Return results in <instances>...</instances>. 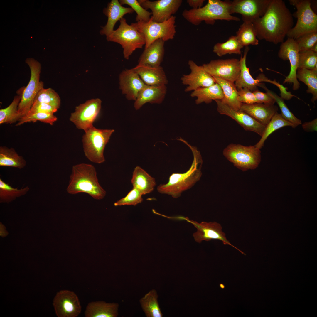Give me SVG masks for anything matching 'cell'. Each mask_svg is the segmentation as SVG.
<instances>
[{"mask_svg": "<svg viewBox=\"0 0 317 317\" xmlns=\"http://www.w3.org/2000/svg\"><path fill=\"white\" fill-rule=\"evenodd\" d=\"M257 38L275 44L282 43L293 27L292 14L282 0H271L262 17L252 23Z\"/></svg>", "mask_w": 317, "mask_h": 317, "instance_id": "1", "label": "cell"}, {"mask_svg": "<svg viewBox=\"0 0 317 317\" xmlns=\"http://www.w3.org/2000/svg\"><path fill=\"white\" fill-rule=\"evenodd\" d=\"M66 190L72 195L85 193L98 200L103 199L106 193L99 182L95 167L85 163L72 166Z\"/></svg>", "mask_w": 317, "mask_h": 317, "instance_id": "2", "label": "cell"}, {"mask_svg": "<svg viewBox=\"0 0 317 317\" xmlns=\"http://www.w3.org/2000/svg\"><path fill=\"white\" fill-rule=\"evenodd\" d=\"M189 146L194 157L190 167L183 173H172L167 183L160 184L157 187V189L159 193L177 198L181 196L183 192L191 188L199 180L202 174V157L196 148Z\"/></svg>", "mask_w": 317, "mask_h": 317, "instance_id": "3", "label": "cell"}, {"mask_svg": "<svg viewBox=\"0 0 317 317\" xmlns=\"http://www.w3.org/2000/svg\"><path fill=\"white\" fill-rule=\"evenodd\" d=\"M231 3L229 0H209L201 7L184 10L182 15L186 20L195 26L203 21L206 24L213 25L217 20L239 21L238 17L231 15Z\"/></svg>", "mask_w": 317, "mask_h": 317, "instance_id": "4", "label": "cell"}, {"mask_svg": "<svg viewBox=\"0 0 317 317\" xmlns=\"http://www.w3.org/2000/svg\"><path fill=\"white\" fill-rule=\"evenodd\" d=\"M114 131L113 129H101L94 126L84 131L82 140L83 151L89 161L97 164L104 162V149Z\"/></svg>", "mask_w": 317, "mask_h": 317, "instance_id": "5", "label": "cell"}, {"mask_svg": "<svg viewBox=\"0 0 317 317\" xmlns=\"http://www.w3.org/2000/svg\"><path fill=\"white\" fill-rule=\"evenodd\" d=\"M119 21L118 28L114 30L106 39L108 41L120 44L123 49L124 58L128 60L135 50L142 48L145 45V39L143 34L132 23L128 24L124 18L123 17Z\"/></svg>", "mask_w": 317, "mask_h": 317, "instance_id": "6", "label": "cell"}, {"mask_svg": "<svg viewBox=\"0 0 317 317\" xmlns=\"http://www.w3.org/2000/svg\"><path fill=\"white\" fill-rule=\"evenodd\" d=\"M223 153L235 166L243 171L256 169L261 160L260 149L254 145L231 143L224 149Z\"/></svg>", "mask_w": 317, "mask_h": 317, "instance_id": "7", "label": "cell"}, {"mask_svg": "<svg viewBox=\"0 0 317 317\" xmlns=\"http://www.w3.org/2000/svg\"><path fill=\"white\" fill-rule=\"evenodd\" d=\"M297 11L293 16L297 18L296 23L289 31L288 38L295 39L304 34L317 32V15L311 7L309 0H289Z\"/></svg>", "mask_w": 317, "mask_h": 317, "instance_id": "8", "label": "cell"}, {"mask_svg": "<svg viewBox=\"0 0 317 317\" xmlns=\"http://www.w3.org/2000/svg\"><path fill=\"white\" fill-rule=\"evenodd\" d=\"M175 20V16H173L161 22L154 21L151 18L147 22H137L132 24L144 35L146 48L158 39L165 42L173 39L176 33Z\"/></svg>", "mask_w": 317, "mask_h": 317, "instance_id": "9", "label": "cell"}, {"mask_svg": "<svg viewBox=\"0 0 317 317\" xmlns=\"http://www.w3.org/2000/svg\"><path fill=\"white\" fill-rule=\"evenodd\" d=\"M25 61L30 68L31 76L28 84L23 88L22 97L18 106V111L21 118L28 112L37 93L44 87L43 82L40 80L41 68L40 63L32 58H28Z\"/></svg>", "mask_w": 317, "mask_h": 317, "instance_id": "10", "label": "cell"}, {"mask_svg": "<svg viewBox=\"0 0 317 317\" xmlns=\"http://www.w3.org/2000/svg\"><path fill=\"white\" fill-rule=\"evenodd\" d=\"M102 101L98 98L92 99L77 106L69 120L79 129L84 131L93 126V123L100 110Z\"/></svg>", "mask_w": 317, "mask_h": 317, "instance_id": "11", "label": "cell"}, {"mask_svg": "<svg viewBox=\"0 0 317 317\" xmlns=\"http://www.w3.org/2000/svg\"><path fill=\"white\" fill-rule=\"evenodd\" d=\"M271 0H234L232 1L230 13L240 14L243 22L252 23L263 16Z\"/></svg>", "mask_w": 317, "mask_h": 317, "instance_id": "12", "label": "cell"}, {"mask_svg": "<svg viewBox=\"0 0 317 317\" xmlns=\"http://www.w3.org/2000/svg\"><path fill=\"white\" fill-rule=\"evenodd\" d=\"M53 304L58 317H76L81 311V306L77 296L74 292L68 290H62L58 292Z\"/></svg>", "mask_w": 317, "mask_h": 317, "instance_id": "13", "label": "cell"}, {"mask_svg": "<svg viewBox=\"0 0 317 317\" xmlns=\"http://www.w3.org/2000/svg\"><path fill=\"white\" fill-rule=\"evenodd\" d=\"M202 65L212 77H220L234 83L240 73V61L236 58L213 60Z\"/></svg>", "mask_w": 317, "mask_h": 317, "instance_id": "14", "label": "cell"}, {"mask_svg": "<svg viewBox=\"0 0 317 317\" xmlns=\"http://www.w3.org/2000/svg\"><path fill=\"white\" fill-rule=\"evenodd\" d=\"M181 219L193 224L197 230L193 234L195 240L200 243L202 241H210L211 240H218L222 241L224 245H228L236 249L242 254H245L238 248L232 245L227 239L225 233L222 230L221 225L215 222H202L198 223L196 221L190 220L188 217H183Z\"/></svg>", "mask_w": 317, "mask_h": 317, "instance_id": "15", "label": "cell"}, {"mask_svg": "<svg viewBox=\"0 0 317 317\" xmlns=\"http://www.w3.org/2000/svg\"><path fill=\"white\" fill-rule=\"evenodd\" d=\"M299 51L295 40L288 37L285 41L281 43L278 53V56L281 59L284 60H289L290 62L291 70L289 75L285 77L283 83L292 84L294 90H297L300 87V83L296 76Z\"/></svg>", "mask_w": 317, "mask_h": 317, "instance_id": "16", "label": "cell"}, {"mask_svg": "<svg viewBox=\"0 0 317 317\" xmlns=\"http://www.w3.org/2000/svg\"><path fill=\"white\" fill-rule=\"evenodd\" d=\"M139 3L146 10L151 11V18L157 22L167 20L175 14L181 6L182 0H139Z\"/></svg>", "mask_w": 317, "mask_h": 317, "instance_id": "17", "label": "cell"}, {"mask_svg": "<svg viewBox=\"0 0 317 317\" xmlns=\"http://www.w3.org/2000/svg\"><path fill=\"white\" fill-rule=\"evenodd\" d=\"M215 101L217 103V111L219 113L230 117L245 130L254 132L261 136H262L265 126L247 113L240 110L232 109L223 103L220 100Z\"/></svg>", "mask_w": 317, "mask_h": 317, "instance_id": "18", "label": "cell"}, {"mask_svg": "<svg viewBox=\"0 0 317 317\" xmlns=\"http://www.w3.org/2000/svg\"><path fill=\"white\" fill-rule=\"evenodd\" d=\"M188 65L191 70L188 74L183 75L181 80L183 84L187 86L186 92L193 91L200 88L210 86L215 83L213 77L209 74L202 66L197 65L190 60Z\"/></svg>", "mask_w": 317, "mask_h": 317, "instance_id": "19", "label": "cell"}, {"mask_svg": "<svg viewBox=\"0 0 317 317\" xmlns=\"http://www.w3.org/2000/svg\"><path fill=\"white\" fill-rule=\"evenodd\" d=\"M119 80L120 89L129 100L135 101L146 85L132 68L123 70Z\"/></svg>", "mask_w": 317, "mask_h": 317, "instance_id": "20", "label": "cell"}, {"mask_svg": "<svg viewBox=\"0 0 317 317\" xmlns=\"http://www.w3.org/2000/svg\"><path fill=\"white\" fill-rule=\"evenodd\" d=\"M134 12L131 7L122 6L119 1L111 0L103 10V14L107 17V21L105 25L101 27L100 34L108 37L114 30V26L118 21H120L126 14H132Z\"/></svg>", "mask_w": 317, "mask_h": 317, "instance_id": "21", "label": "cell"}, {"mask_svg": "<svg viewBox=\"0 0 317 317\" xmlns=\"http://www.w3.org/2000/svg\"><path fill=\"white\" fill-rule=\"evenodd\" d=\"M249 50L248 46L245 47L244 55L241 56L240 61V74L235 81V85L237 90L247 87L252 92L258 90L257 86H260L262 82H267L274 83V81L268 80L263 74L259 75L257 79H254L250 74L249 69L246 64L247 54Z\"/></svg>", "mask_w": 317, "mask_h": 317, "instance_id": "22", "label": "cell"}, {"mask_svg": "<svg viewBox=\"0 0 317 317\" xmlns=\"http://www.w3.org/2000/svg\"><path fill=\"white\" fill-rule=\"evenodd\" d=\"M278 109L277 106L274 104L262 103L252 104L242 103L240 110L247 113L266 127L277 112Z\"/></svg>", "mask_w": 317, "mask_h": 317, "instance_id": "23", "label": "cell"}, {"mask_svg": "<svg viewBox=\"0 0 317 317\" xmlns=\"http://www.w3.org/2000/svg\"><path fill=\"white\" fill-rule=\"evenodd\" d=\"M167 91L166 85H146L135 101L134 107L139 110L147 103L160 104L164 100Z\"/></svg>", "mask_w": 317, "mask_h": 317, "instance_id": "24", "label": "cell"}, {"mask_svg": "<svg viewBox=\"0 0 317 317\" xmlns=\"http://www.w3.org/2000/svg\"><path fill=\"white\" fill-rule=\"evenodd\" d=\"M165 41L158 39L144 50L139 57L138 65L152 67L160 66L164 54Z\"/></svg>", "mask_w": 317, "mask_h": 317, "instance_id": "25", "label": "cell"}, {"mask_svg": "<svg viewBox=\"0 0 317 317\" xmlns=\"http://www.w3.org/2000/svg\"><path fill=\"white\" fill-rule=\"evenodd\" d=\"M133 70L147 85H166L168 80L163 69L160 66L152 67L137 65Z\"/></svg>", "mask_w": 317, "mask_h": 317, "instance_id": "26", "label": "cell"}, {"mask_svg": "<svg viewBox=\"0 0 317 317\" xmlns=\"http://www.w3.org/2000/svg\"><path fill=\"white\" fill-rule=\"evenodd\" d=\"M119 304L107 303L104 301L89 302L85 311L86 317H117L118 315Z\"/></svg>", "mask_w": 317, "mask_h": 317, "instance_id": "27", "label": "cell"}, {"mask_svg": "<svg viewBox=\"0 0 317 317\" xmlns=\"http://www.w3.org/2000/svg\"><path fill=\"white\" fill-rule=\"evenodd\" d=\"M131 182L133 188L137 189L143 195L152 192L156 185L155 178L138 166L134 170Z\"/></svg>", "mask_w": 317, "mask_h": 317, "instance_id": "28", "label": "cell"}, {"mask_svg": "<svg viewBox=\"0 0 317 317\" xmlns=\"http://www.w3.org/2000/svg\"><path fill=\"white\" fill-rule=\"evenodd\" d=\"M213 77L222 90L223 97L221 101L232 109L240 110L242 103L238 100V91L234 83L220 77Z\"/></svg>", "mask_w": 317, "mask_h": 317, "instance_id": "29", "label": "cell"}, {"mask_svg": "<svg viewBox=\"0 0 317 317\" xmlns=\"http://www.w3.org/2000/svg\"><path fill=\"white\" fill-rule=\"evenodd\" d=\"M192 97H196L197 104L203 102L211 103L213 100H221L223 94L220 85L215 82L210 86L200 88L192 92L190 95Z\"/></svg>", "mask_w": 317, "mask_h": 317, "instance_id": "30", "label": "cell"}, {"mask_svg": "<svg viewBox=\"0 0 317 317\" xmlns=\"http://www.w3.org/2000/svg\"><path fill=\"white\" fill-rule=\"evenodd\" d=\"M158 297L156 290L152 289L139 300L141 307L146 317H163L158 302Z\"/></svg>", "mask_w": 317, "mask_h": 317, "instance_id": "31", "label": "cell"}, {"mask_svg": "<svg viewBox=\"0 0 317 317\" xmlns=\"http://www.w3.org/2000/svg\"><path fill=\"white\" fill-rule=\"evenodd\" d=\"M23 88L17 91V95L7 107L0 110V124L14 123L21 118L18 111V106L22 97Z\"/></svg>", "mask_w": 317, "mask_h": 317, "instance_id": "32", "label": "cell"}, {"mask_svg": "<svg viewBox=\"0 0 317 317\" xmlns=\"http://www.w3.org/2000/svg\"><path fill=\"white\" fill-rule=\"evenodd\" d=\"M26 164L25 160L19 155L13 148L0 147L1 166H9L21 169L24 167Z\"/></svg>", "mask_w": 317, "mask_h": 317, "instance_id": "33", "label": "cell"}, {"mask_svg": "<svg viewBox=\"0 0 317 317\" xmlns=\"http://www.w3.org/2000/svg\"><path fill=\"white\" fill-rule=\"evenodd\" d=\"M296 77L308 87L307 93L313 95L311 101L314 103L317 99V68L313 70L298 69Z\"/></svg>", "mask_w": 317, "mask_h": 317, "instance_id": "34", "label": "cell"}, {"mask_svg": "<svg viewBox=\"0 0 317 317\" xmlns=\"http://www.w3.org/2000/svg\"><path fill=\"white\" fill-rule=\"evenodd\" d=\"M236 34L238 41L243 47L250 45H256L259 44L256 31L252 23L243 22Z\"/></svg>", "mask_w": 317, "mask_h": 317, "instance_id": "35", "label": "cell"}, {"mask_svg": "<svg viewBox=\"0 0 317 317\" xmlns=\"http://www.w3.org/2000/svg\"><path fill=\"white\" fill-rule=\"evenodd\" d=\"M286 126H290L294 128L293 126L284 119L281 114L276 112L266 126L261 138L254 146L260 149L263 146L265 141L271 134L275 131Z\"/></svg>", "mask_w": 317, "mask_h": 317, "instance_id": "36", "label": "cell"}, {"mask_svg": "<svg viewBox=\"0 0 317 317\" xmlns=\"http://www.w3.org/2000/svg\"><path fill=\"white\" fill-rule=\"evenodd\" d=\"M244 47L240 44L236 36H230L226 42L218 43L213 46V51L218 56L221 57L227 54H241Z\"/></svg>", "mask_w": 317, "mask_h": 317, "instance_id": "37", "label": "cell"}, {"mask_svg": "<svg viewBox=\"0 0 317 317\" xmlns=\"http://www.w3.org/2000/svg\"><path fill=\"white\" fill-rule=\"evenodd\" d=\"M261 87L265 89L267 92L269 93L273 98L281 110V114L282 117L286 120L291 123L293 126L294 128L301 124V121L296 117L291 112L281 97H280L274 92L268 89L264 84Z\"/></svg>", "mask_w": 317, "mask_h": 317, "instance_id": "38", "label": "cell"}, {"mask_svg": "<svg viewBox=\"0 0 317 317\" xmlns=\"http://www.w3.org/2000/svg\"><path fill=\"white\" fill-rule=\"evenodd\" d=\"M29 188L26 186L20 189L14 188L0 178V199L1 202H9L16 198L23 195L29 190Z\"/></svg>", "mask_w": 317, "mask_h": 317, "instance_id": "39", "label": "cell"}, {"mask_svg": "<svg viewBox=\"0 0 317 317\" xmlns=\"http://www.w3.org/2000/svg\"><path fill=\"white\" fill-rule=\"evenodd\" d=\"M46 103L58 109L60 105L61 100L58 94L53 89L50 88L45 89L43 87L37 93L33 103Z\"/></svg>", "mask_w": 317, "mask_h": 317, "instance_id": "40", "label": "cell"}, {"mask_svg": "<svg viewBox=\"0 0 317 317\" xmlns=\"http://www.w3.org/2000/svg\"><path fill=\"white\" fill-rule=\"evenodd\" d=\"M57 120V117L53 114L41 112L28 113L19 119L16 126H19L27 122H35L37 121L53 125Z\"/></svg>", "mask_w": 317, "mask_h": 317, "instance_id": "41", "label": "cell"}, {"mask_svg": "<svg viewBox=\"0 0 317 317\" xmlns=\"http://www.w3.org/2000/svg\"><path fill=\"white\" fill-rule=\"evenodd\" d=\"M317 53L311 50L299 51L298 69L313 70L317 68Z\"/></svg>", "mask_w": 317, "mask_h": 317, "instance_id": "42", "label": "cell"}, {"mask_svg": "<svg viewBox=\"0 0 317 317\" xmlns=\"http://www.w3.org/2000/svg\"><path fill=\"white\" fill-rule=\"evenodd\" d=\"M119 1L122 5L127 4L130 6L137 14L136 18V22L148 21L150 19L152 13L147 11L141 5L138 0H120Z\"/></svg>", "mask_w": 317, "mask_h": 317, "instance_id": "43", "label": "cell"}, {"mask_svg": "<svg viewBox=\"0 0 317 317\" xmlns=\"http://www.w3.org/2000/svg\"><path fill=\"white\" fill-rule=\"evenodd\" d=\"M294 40L299 51L310 50L317 43V32L304 34Z\"/></svg>", "mask_w": 317, "mask_h": 317, "instance_id": "44", "label": "cell"}, {"mask_svg": "<svg viewBox=\"0 0 317 317\" xmlns=\"http://www.w3.org/2000/svg\"><path fill=\"white\" fill-rule=\"evenodd\" d=\"M142 194L137 189L133 188L125 197L115 202V206L123 205H136L143 200Z\"/></svg>", "mask_w": 317, "mask_h": 317, "instance_id": "45", "label": "cell"}, {"mask_svg": "<svg viewBox=\"0 0 317 317\" xmlns=\"http://www.w3.org/2000/svg\"><path fill=\"white\" fill-rule=\"evenodd\" d=\"M238 100L242 103L252 104L260 103L256 98L253 92L247 87L237 90Z\"/></svg>", "mask_w": 317, "mask_h": 317, "instance_id": "46", "label": "cell"}, {"mask_svg": "<svg viewBox=\"0 0 317 317\" xmlns=\"http://www.w3.org/2000/svg\"><path fill=\"white\" fill-rule=\"evenodd\" d=\"M58 109L55 107L46 103H35L33 104L28 113L41 112L53 114Z\"/></svg>", "mask_w": 317, "mask_h": 317, "instance_id": "47", "label": "cell"}, {"mask_svg": "<svg viewBox=\"0 0 317 317\" xmlns=\"http://www.w3.org/2000/svg\"><path fill=\"white\" fill-rule=\"evenodd\" d=\"M256 98L260 103L268 105H274L275 101L268 92L264 93L258 90L253 92Z\"/></svg>", "mask_w": 317, "mask_h": 317, "instance_id": "48", "label": "cell"}, {"mask_svg": "<svg viewBox=\"0 0 317 317\" xmlns=\"http://www.w3.org/2000/svg\"><path fill=\"white\" fill-rule=\"evenodd\" d=\"M303 129L306 132H313L317 130V119L303 123L302 125Z\"/></svg>", "mask_w": 317, "mask_h": 317, "instance_id": "49", "label": "cell"}, {"mask_svg": "<svg viewBox=\"0 0 317 317\" xmlns=\"http://www.w3.org/2000/svg\"><path fill=\"white\" fill-rule=\"evenodd\" d=\"M204 0H187V2L192 9H197L203 6Z\"/></svg>", "mask_w": 317, "mask_h": 317, "instance_id": "50", "label": "cell"}, {"mask_svg": "<svg viewBox=\"0 0 317 317\" xmlns=\"http://www.w3.org/2000/svg\"><path fill=\"white\" fill-rule=\"evenodd\" d=\"M310 50L315 53H317V43L315 44Z\"/></svg>", "mask_w": 317, "mask_h": 317, "instance_id": "51", "label": "cell"}, {"mask_svg": "<svg viewBox=\"0 0 317 317\" xmlns=\"http://www.w3.org/2000/svg\"><path fill=\"white\" fill-rule=\"evenodd\" d=\"M220 288H221L222 289H224L225 288V285L223 284H220Z\"/></svg>", "mask_w": 317, "mask_h": 317, "instance_id": "52", "label": "cell"}]
</instances>
